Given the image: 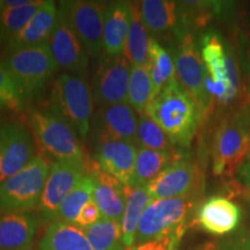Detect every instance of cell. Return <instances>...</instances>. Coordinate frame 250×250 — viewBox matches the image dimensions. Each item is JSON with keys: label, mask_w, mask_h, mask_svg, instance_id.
Segmentation results:
<instances>
[{"label": "cell", "mask_w": 250, "mask_h": 250, "mask_svg": "<svg viewBox=\"0 0 250 250\" xmlns=\"http://www.w3.org/2000/svg\"><path fill=\"white\" fill-rule=\"evenodd\" d=\"M145 112L171 143L188 147L199 125L202 111L191 94L174 78L152 99Z\"/></svg>", "instance_id": "cell-1"}, {"label": "cell", "mask_w": 250, "mask_h": 250, "mask_svg": "<svg viewBox=\"0 0 250 250\" xmlns=\"http://www.w3.org/2000/svg\"><path fill=\"white\" fill-rule=\"evenodd\" d=\"M2 64L24 103L39 96L58 70L49 43L7 52Z\"/></svg>", "instance_id": "cell-2"}, {"label": "cell", "mask_w": 250, "mask_h": 250, "mask_svg": "<svg viewBox=\"0 0 250 250\" xmlns=\"http://www.w3.org/2000/svg\"><path fill=\"white\" fill-rule=\"evenodd\" d=\"M49 102L50 110L85 139L93 114V96L86 81L66 72L62 73L52 83Z\"/></svg>", "instance_id": "cell-3"}, {"label": "cell", "mask_w": 250, "mask_h": 250, "mask_svg": "<svg viewBox=\"0 0 250 250\" xmlns=\"http://www.w3.org/2000/svg\"><path fill=\"white\" fill-rule=\"evenodd\" d=\"M49 171L48 162L37 155L20 173L0 183V213L29 212L39 206Z\"/></svg>", "instance_id": "cell-4"}, {"label": "cell", "mask_w": 250, "mask_h": 250, "mask_svg": "<svg viewBox=\"0 0 250 250\" xmlns=\"http://www.w3.org/2000/svg\"><path fill=\"white\" fill-rule=\"evenodd\" d=\"M202 58L205 67V89L210 98L223 103L232 101L239 88L236 66L215 34L203 36Z\"/></svg>", "instance_id": "cell-5"}, {"label": "cell", "mask_w": 250, "mask_h": 250, "mask_svg": "<svg viewBox=\"0 0 250 250\" xmlns=\"http://www.w3.org/2000/svg\"><path fill=\"white\" fill-rule=\"evenodd\" d=\"M28 122L42 146L57 160L83 161L81 147L77 132L51 110L30 109Z\"/></svg>", "instance_id": "cell-6"}, {"label": "cell", "mask_w": 250, "mask_h": 250, "mask_svg": "<svg viewBox=\"0 0 250 250\" xmlns=\"http://www.w3.org/2000/svg\"><path fill=\"white\" fill-rule=\"evenodd\" d=\"M192 205L190 195L152 201L140 218L134 242L152 241L187 226L186 220Z\"/></svg>", "instance_id": "cell-7"}, {"label": "cell", "mask_w": 250, "mask_h": 250, "mask_svg": "<svg viewBox=\"0 0 250 250\" xmlns=\"http://www.w3.org/2000/svg\"><path fill=\"white\" fill-rule=\"evenodd\" d=\"M85 164L79 160H57L52 164L37 206L43 223L57 221L59 208L85 175Z\"/></svg>", "instance_id": "cell-8"}, {"label": "cell", "mask_w": 250, "mask_h": 250, "mask_svg": "<svg viewBox=\"0 0 250 250\" xmlns=\"http://www.w3.org/2000/svg\"><path fill=\"white\" fill-rule=\"evenodd\" d=\"M35 158L33 137L23 124L5 122L0 125V183L20 173Z\"/></svg>", "instance_id": "cell-9"}, {"label": "cell", "mask_w": 250, "mask_h": 250, "mask_svg": "<svg viewBox=\"0 0 250 250\" xmlns=\"http://www.w3.org/2000/svg\"><path fill=\"white\" fill-rule=\"evenodd\" d=\"M68 20L78 39L92 57H99L104 51L103 28L107 6L96 1H62Z\"/></svg>", "instance_id": "cell-10"}, {"label": "cell", "mask_w": 250, "mask_h": 250, "mask_svg": "<svg viewBox=\"0 0 250 250\" xmlns=\"http://www.w3.org/2000/svg\"><path fill=\"white\" fill-rule=\"evenodd\" d=\"M131 67L124 55H103L93 80L94 98L101 107L126 102Z\"/></svg>", "instance_id": "cell-11"}, {"label": "cell", "mask_w": 250, "mask_h": 250, "mask_svg": "<svg viewBox=\"0 0 250 250\" xmlns=\"http://www.w3.org/2000/svg\"><path fill=\"white\" fill-rule=\"evenodd\" d=\"M49 42L58 66L71 72V74L76 77L86 76L88 70V55L78 39L62 4H59L57 23Z\"/></svg>", "instance_id": "cell-12"}, {"label": "cell", "mask_w": 250, "mask_h": 250, "mask_svg": "<svg viewBox=\"0 0 250 250\" xmlns=\"http://www.w3.org/2000/svg\"><path fill=\"white\" fill-rule=\"evenodd\" d=\"M175 71L182 85L203 112L208 108L210 95L205 89V67L191 34H184L175 57Z\"/></svg>", "instance_id": "cell-13"}, {"label": "cell", "mask_w": 250, "mask_h": 250, "mask_svg": "<svg viewBox=\"0 0 250 250\" xmlns=\"http://www.w3.org/2000/svg\"><path fill=\"white\" fill-rule=\"evenodd\" d=\"M250 149V134L240 123L221 125L215 136L213 149L214 174L230 175Z\"/></svg>", "instance_id": "cell-14"}, {"label": "cell", "mask_w": 250, "mask_h": 250, "mask_svg": "<svg viewBox=\"0 0 250 250\" xmlns=\"http://www.w3.org/2000/svg\"><path fill=\"white\" fill-rule=\"evenodd\" d=\"M138 149L134 144L121 139L99 138L95 159L100 169L126 186H132L134 165Z\"/></svg>", "instance_id": "cell-15"}, {"label": "cell", "mask_w": 250, "mask_h": 250, "mask_svg": "<svg viewBox=\"0 0 250 250\" xmlns=\"http://www.w3.org/2000/svg\"><path fill=\"white\" fill-rule=\"evenodd\" d=\"M197 167L189 160H180L165 168L146 189L152 201L190 195L197 182Z\"/></svg>", "instance_id": "cell-16"}, {"label": "cell", "mask_w": 250, "mask_h": 250, "mask_svg": "<svg viewBox=\"0 0 250 250\" xmlns=\"http://www.w3.org/2000/svg\"><path fill=\"white\" fill-rule=\"evenodd\" d=\"M138 121L134 109L126 102L101 107L95 118V136L137 144Z\"/></svg>", "instance_id": "cell-17"}, {"label": "cell", "mask_w": 250, "mask_h": 250, "mask_svg": "<svg viewBox=\"0 0 250 250\" xmlns=\"http://www.w3.org/2000/svg\"><path fill=\"white\" fill-rule=\"evenodd\" d=\"M40 218L33 212L0 213V250H29Z\"/></svg>", "instance_id": "cell-18"}, {"label": "cell", "mask_w": 250, "mask_h": 250, "mask_svg": "<svg viewBox=\"0 0 250 250\" xmlns=\"http://www.w3.org/2000/svg\"><path fill=\"white\" fill-rule=\"evenodd\" d=\"M58 18V8L54 1H43L26 27L5 45L6 52L46 44L51 39Z\"/></svg>", "instance_id": "cell-19"}, {"label": "cell", "mask_w": 250, "mask_h": 250, "mask_svg": "<svg viewBox=\"0 0 250 250\" xmlns=\"http://www.w3.org/2000/svg\"><path fill=\"white\" fill-rule=\"evenodd\" d=\"M90 175L95 183L93 201L99 206L101 217L122 223L127 186L101 169H94Z\"/></svg>", "instance_id": "cell-20"}, {"label": "cell", "mask_w": 250, "mask_h": 250, "mask_svg": "<svg viewBox=\"0 0 250 250\" xmlns=\"http://www.w3.org/2000/svg\"><path fill=\"white\" fill-rule=\"evenodd\" d=\"M241 220L239 206L225 197L214 196L203 203L197 213V221L206 232L214 235L233 232Z\"/></svg>", "instance_id": "cell-21"}, {"label": "cell", "mask_w": 250, "mask_h": 250, "mask_svg": "<svg viewBox=\"0 0 250 250\" xmlns=\"http://www.w3.org/2000/svg\"><path fill=\"white\" fill-rule=\"evenodd\" d=\"M132 20V4L115 1L107 6L104 12L103 46L104 55L121 56L124 54L127 34Z\"/></svg>", "instance_id": "cell-22"}, {"label": "cell", "mask_w": 250, "mask_h": 250, "mask_svg": "<svg viewBox=\"0 0 250 250\" xmlns=\"http://www.w3.org/2000/svg\"><path fill=\"white\" fill-rule=\"evenodd\" d=\"M39 250H94L83 228L76 224L55 221L41 240Z\"/></svg>", "instance_id": "cell-23"}, {"label": "cell", "mask_w": 250, "mask_h": 250, "mask_svg": "<svg viewBox=\"0 0 250 250\" xmlns=\"http://www.w3.org/2000/svg\"><path fill=\"white\" fill-rule=\"evenodd\" d=\"M152 202L146 187L127 186L126 202L123 218H122V234L125 248H130L136 241V234L138 229L140 218Z\"/></svg>", "instance_id": "cell-24"}, {"label": "cell", "mask_w": 250, "mask_h": 250, "mask_svg": "<svg viewBox=\"0 0 250 250\" xmlns=\"http://www.w3.org/2000/svg\"><path fill=\"white\" fill-rule=\"evenodd\" d=\"M149 41L148 29L140 13V5L132 4V20L123 54L132 66H142L148 62Z\"/></svg>", "instance_id": "cell-25"}, {"label": "cell", "mask_w": 250, "mask_h": 250, "mask_svg": "<svg viewBox=\"0 0 250 250\" xmlns=\"http://www.w3.org/2000/svg\"><path fill=\"white\" fill-rule=\"evenodd\" d=\"M170 155L168 151H154L140 147L137 152L136 165L132 186L131 187H146L155 179L165 168H167Z\"/></svg>", "instance_id": "cell-26"}, {"label": "cell", "mask_w": 250, "mask_h": 250, "mask_svg": "<svg viewBox=\"0 0 250 250\" xmlns=\"http://www.w3.org/2000/svg\"><path fill=\"white\" fill-rule=\"evenodd\" d=\"M140 13L146 28L153 33H164L176 24V2L166 0H144Z\"/></svg>", "instance_id": "cell-27"}, {"label": "cell", "mask_w": 250, "mask_h": 250, "mask_svg": "<svg viewBox=\"0 0 250 250\" xmlns=\"http://www.w3.org/2000/svg\"><path fill=\"white\" fill-rule=\"evenodd\" d=\"M147 66L153 83V98L175 78V65L168 51L155 40L149 41Z\"/></svg>", "instance_id": "cell-28"}, {"label": "cell", "mask_w": 250, "mask_h": 250, "mask_svg": "<svg viewBox=\"0 0 250 250\" xmlns=\"http://www.w3.org/2000/svg\"><path fill=\"white\" fill-rule=\"evenodd\" d=\"M83 232L94 250H124L122 223L101 218Z\"/></svg>", "instance_id": "cell-29"}, {"label": "cell", "mask_w": 250, "mask_h": 250, "mask_svg": "<svg viewBox=\"0 0 250 250\" xmlns=\"http://www.w3.org/2000/svg\"><path fill=\"white\" fill-rule=\"evenodd\" d=\"M43 1H33L18 7L4 6L0 19V44L6 45L27 26Z\"/></svg>", "instance_id": "cell-30"}, {"label": "cell", "mask_w": 250, "mask_h": 250, "mask_svg": "<svg viewBox=\"0 0 250 250\" xmlns=\"http://www.w3.org/2000/svg\"><path fill=\"white\" fill-rule=\"evenodd\" d=\"M94 188L95 183L92 175H83L59 208L57 221L76 224L80 211L93 199Z\"/></svg>", "instance_id": "cell-31"}, {"label": "cell", "mask_w": 250, "mask_h": 250, "mask_svg": "<svg viewBox=\"0 0 250 250\" xmlns=\"http://www.w3.org/2000/svg\"><path fill=\"white\" fill-rule=\"evenodd\" d=\"M153 99V83L147 64L132 66L127 87V103L143 115Z\"/></svg>", "instance_id": "cell-32"}, {"label": "cell", "mask_w": 250, "mask_h": 250, "mask_svg": "<svg viewBox=\"0 0 250 250\" xmlns=\"http://www.w3.org/2000/svg\"><path fill=\"white\" fill-rule=\"evenodd\" d=\"M170 140L161 127L155 124L147 115H142L138 121L137 130V144L140 147L154 149V151H168Z\"/></svg>", "instance_id": "cell-33"}, {"label": "cell", "mask_w": 250, "mask_h": 250, "mask_svg": "<svg viewBox=\"0 0 250 250\" xmlns=\"http://www.w3.org/2000/svg\"><path fill=\"white\" fill-rule=\"evenodd\" d=\"M24 102L17 85L5 65L0 62V109L8 108L19 111L23 108Z\"/></svg>", "instance_id": "cell-34"}, {"label": "cell", "mask_w": 250, "mask_h": 250, "mask_svg": "<svg viewBox=\"0 0 250 250\" xmlns=\"http://www.w3.org/2000/svg\"><path fill=\"white\" fill-rule=\"evenodd\" d=\"M187 226L180 227L179 229L174 230L167 235L152 240V241L137 243L126 250H180L181 240L186 232Z\"/></svg>", "instance_id": "cell-35"}, {"label": "cell", "mask_w": 250, "mask_h": 250, "mask_svg": "<svg viewBox=\"0 0 250 250\" xmlns=\"http://www.w3.org/2000/svg\"><path fill=\"white\" fill-rule=\"evenodd\" d=\"M101 218V212H100L99 206L96 205V203L92 199V201L87 203V204L83 208V210L80 211V213L77 218L76 225L80 226L81 228H86L92 226V225L95 223H98Z\"/></svg>", "instance_id": "cell-36"}, {"label": "cell", "mask_w": 250, "mask_h": 250, "mask_svg": "<svg viewBox=\"0 0 250 250\" xmlns=\"http://www.w3.org/2000/svg\"><path fill=\"white\" fill-rule=\"evenodd\" d=\"M224 250H250V234L234 237L224 247Z\"/></svg>", "instance_id": "cell-37"}, {"label": "cell", "mask_w": 250, "mask_h": 250, "mask_svg": "<svg viewBox=\"0 0 250 250\" xmlns=\"http://www.w3.org/2000/svg\"><path fill=\"white\" fill-rule=\"evenodd\" d=\"M30 0H6L2 1V5L6 7H18V6H22L29 4Z\"/></svg>", "instance_id": "cell-38"}, {"label": "cell", "mask_w": 250, "mask_h": 250, "mask_svg": "<svg viewBox=\"0 0 250 250\" xmlns=\"http://www.w3.org/2000/svg\"><path fill=\"white\" fill-rule=\"evenodd\" d=\"M2 9H4V6H2V1H0V19H1Z\"/></svg>", "instance_id": "cell-39"}, {"label": "cell", "mask_w": 250, "mask_h": 250, "mask_svg": "<svg viewBox=\"0 0 250 250\" xmlns=\"http://www.w3.org/2000/svg\"><path fill=\"white\" fill-rule=\"evenodd\" d=\"M248 181H249V186H250V166L248 168Z\"/></svg>", "instance_id": "cell-40"}]
</instances>
